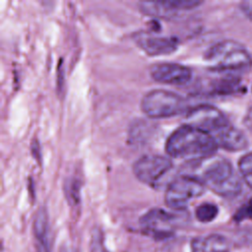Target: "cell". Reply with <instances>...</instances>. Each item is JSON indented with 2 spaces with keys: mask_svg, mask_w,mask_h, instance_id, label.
I'll return each mask as SVG.
<instances>
[{
  "mask_svg": "<svg viewBox=\"0 0 252 252\" xmlns=\"http://www.w3.org/2000/svg\"><path fill=\"white\" fill-rule=\"evenodd\" d=\"M182 172L181 174L197 178L206 187L221 197L232 198L241 192V178L225 158L213 157L187 161Z\"/></svg>",
  "mask_w": 252,
  "mask_h": 252,
  "instance_id": "6da1fadb",
  "label": "cell"
},
{
  "mask_svg": "<svg viewBox=\"0 0 252 252\" xmlns=\"http://www.w3.org/2000/svg\"><path fill=\"white\" fill-rule=\"evenodd\" d=\"M218 147L215 138L210 133L189 124L175 129L165 143L168 156L186 158L188 161L213 158Z\"/></svg>",
  "mask_w": 252,
  "mask_h": 252,
  "instance_id": "7a4b0ae2",
  "label": "cell"
},
{
  "mask_svg": "<svg viewBox=\"0 0 252 252\" xmlns=\"http://www.w3.org/2000/svg\"><path fill=\"white\" fill-rule=\"evenodd\" d=\"M205 59L213 72L228 73L252 67V57L248 50L232 39L215 43L205 53Z\"/></svg>",
  "mask_w": 252,
  "mask_h": 252,
  "instance_id": "3957f363",
  "label": "cell"
},
{
  "mask_svg": "<svg viewBox=\"0 0 252 252\" xmlns=\"http://www.w3.org/2000/svg\"><path fill=\"white\" fill-rule=\"evenodd\" d=\"M135 176L144 184L155 188H167L177 177L174 164L169 158L161 155H145L133 164Z\"/></svg>",
  "mask_w": 252,
  "mask_h": 252,
  "instance_id": "277c9868",
  "label": "cell"
},
{
  "mask_svg": "<svg viewBox=\"0 0 252 252\" xmlns=\"http://www.w3.org/2000/svg\"><path fill=\"white\" fill-rule=\"evenodd\" d=\"M141 108L150 118H168L189 110L187 100L183 96L162 89L146 93L141 100Z\"/></svg>",
  "mask_w": 252,
  "mask_h": 252,
  "instance_id": "5b68a950",
  "label": "cell"
},
{
  "mask_svg": "<svg viewBox=\"0 0 252 252\" xmlns=\"http://www.w3.org/2000/svg\"><path fill=\"white\" fill-rule=\"evenodd\" d=\"M206 186L197 178L180 174L167 186L164 201L166 205L175 210H185L189 201L204 194Z\"/></svg>",
  "mask_w": 252,
  "mask_h": 252,
  "instance_id": "8992f818",
  "label": "cell"
},
{
  "mask_svg": "<svg viewBox=\"0 0 252 252\" xmlns=\"http://www.w3.org/2000/svg\"><path fill=\"white\" fill-rule=\"evenodd\" d=\"M185 120L186 124L202 129L212 136L230 124L226 116L211 104H198L189 108Z\"/></svg>",
  "mask_w": 252,
  "mask_h": 252,
  "instance_id": "52a82bcc",
  "label": "cell"
},
{
  "mask_svg": "<svg viewBox=\"0 0 252 252\" xmlns=\"http://www.w3.org/2000/svg\"><path fill=\"white\" fill-rule=\"evenodd\" d=\"M203 2L199 0H166V1H141L140 10L152 17L173 19L181 13L194 9Z\"/></svg>",
  "mask_w": 252,
  "mask_h": 252,
  "instance_id": "ba28073f",
  "label": "cell"
},
{
  "mask_svg": "<svg viewBox=\"0 0 252 252\" xmlns=\"http://www.w3.org/2000/svg\"><path fill=\"white\" fill-rule=\"evenodd\" d=\"M178 216L162 209L155 208L148 211L140 219V223L146 232L156 238H166L173 233Z\"/></svg>",
  "mask_w": 252,
  "mask_h": 252,
  "instance_id": "9c48e42d",
  "label": "cell"
},
{
  "mask_svg": "<svg viewBox=\"0 0 252 252\" xmlns=\"http://www.w3.org/2000/svg\"><path fill=\"white\" fill-rule=\"evenodd\" d=\"M152 78L158 83L167 85H186L192 78L189 67L173 62H162L151 69Z\"/></svg>",
  "mask_w": 252,
  "mask_h": 252,
  "instance_id": "30bf717a",
  "label": "cell"
},
{
  "mask_svg": "<svg viewBox=\"0 0 252 252\" xmlns=\"http://www.w3.org/2000/svg\"><path fill=\"white\" fill-rule=\"evenodd\" d=\"M134 38L137 45L150 56L171 53L175 51L178 46V40L171 36H160L140 32L136 34Z\"/></svg>",
  "mask_w": 252,
  "mask_h": 252,
  "instance_id": "8fae6325",
  "label": "cell"
},
{
  "mask_svg": "<svg viewBox=\"0 0 252 252\" xmlns=\"http://www.w3.org/2000/svg\"><path fill=\"white\" fill-rule=\"evenodd\" d=\"M32 232L35 252H51V229L48 214L45 208H40L36 212L32 223Z\"/></svg>",
  "mask_w": 252,
  "mask_h": 252,
  "instance_id": "7c38bea8",
  "label": "cell"
},
{
  "mask_svg": "<svg viewBox=\"0 0 252 252\" xmlns=\"http://www.w3.org/2000/svg\"><path fill=\"white\" fill-rule=\"evenodd\" d=\"M219 147L229 152H238L248 147V140L244 133L232 125H228L213 135Z\"/></svg>",
  "mask_w": 252,
  "mask_h": 252,
  "instance_id": "4fadbf2b",
  "label": "cell"
},
{
  "mask_svg": "<svg viewBox=\"0 0 252 252\" xmlns=\"http://www.w3.org/2000/svg\"><path fill=\"white\" fill-rule=\"evenodd\" d=\"M213 72V71H212ZM220 76L212 78L208 83V91L214 94H232L241 91V82L237 77L227 72H217Z\"/></svg>",
  "mask_w": 252,
  "mask_h": 252,
  "instance_id": "5bb4252c",
  "label": "cell"
},
{
  "mask_svg": "<svg viewBox=\"0 0 252 252\" xmlns=\"http://www.w3.org/2000/svg\"><path fill=\"white\" fill-rule=\"evenodd\" d=\"M228 240L218 233L196 237L191 242V252H227Z\"/></svg>",
  "mask_w": 252,
  "mask_h": 252,
  "instance_id": "9a60e30c",
  "label": "cell"
},
{
  "mask_svg": "<svg viewBox=\"0 0 252 252\" xmlns=\"http://www.w3.org/2000/svg\"><path fill=\"white\" fill-rule=\"evenodd\" d=\"M219 214V208L212 203H204L197 207L195 211L196 218L201 222H210L214 220Z\"/></svg>",
  "mask_w": 252,
  "mask_h": 252,
  "instance_id": "2e32d148",
  "label": "cell"
},
{
  "mask_svg": "<svg viewBox=\"0 0 252 252\" xmlns=\"http://www.w3.org/2000/svg\"><path fill=\"white\" fill-rule=\"evenodd\" d=\"M152 133L151 124L146 121H139L138 123H134L131 127L130 131V140L132 143H142L146 138L150 137L149 134Z\"/></svg>",
  "mask_w": 252,
  "mask_h": 252,
  "instance_id": "e0dca14e",
  "label": "cell"
},
{
  "mask_svg": "<svg viewBox=\"0 0 252 252\" xmlns=\"http://www.w3.org/2000/svg\"><path fill=\"white\" fill-rule=\"evenodd\" d=\"M241 178L252 189V152L245 154L238 161Z\"/></svg>",
  "mask_w": 252,
  "mask_h": 252,
  "instance_id": "ac0fdd59",
  "label": "cell"
},
{
  "mask_svg": "<svg viewBox=\"0 0 252 252\" xmlns=\"http://www.w3.org/2000/svg\"><path fill=\"white\" fill-rule=\"evenodd\" d=\"M233 220L237 222L245 220H252V198L236 211L233 216Z\"/></svg>",
  "mask_w": 252,
  "mask_h": 252,
  "instance_id": "d6986e66",
  "label": "cell"
},
{
  "mask_svg": "<svg viewBox=\"0 0 252 252\" xmlns=\"http://www.w3.org/2000/svg\"><path fill=\"white\" fill-rule=\"evenodd\" d=\"M91 252H108L102 238V234L99 230L93 232L91 240Z\"/></svg>",
  "mask_w": 252,
  "mask_h": 252,
  "instance_id": "ffe728a7",
  "label": "cell"
},
{
  "mask_svg": "<svg viewBox=\"0 0 252 252\" xmlns=\"http://www.w3.org/2000/svg\"><path fill=\"white\" fill-rule=\"evenodd\" d=\"M240 9L247 19L252 21V0H246L241 2Z\"/></svg>",
  "mask_w": 252,
  "mask_h": 252,
  "instance_id": "44dd1931",
  "label": "cell"
},
{
  "mask_svg": "<svg viewBox=\"0 0 252 252\" xmlns=\"http://www.w3.org/2000/svg\"><path fill=\"white\" fill-rule=\"evenodd\" d=\"M243 123L244 125L246 126V128L252 132V106L248 108L245 116H244V119H243Z\"/></svg>",
  "mask_w": 252,
  "mask_h": 252,
  "instance_id": "7402d4cb",
  "label": "cell"
},
{
  "mask_svg": "<svg viewBox=\"0 0 252 252\" xmlns=\"http://www.w3.org/2000/svg\"><path fill=\"white\" fill-rule=\"evenodd\" d=\"M62 252H75V251L72 250V249H70V248H65L64 250H62Z\"/></svg>",
  "mask_w": 252,
  "mask_h": 252,
  "instance_id": "603a6c76",
  "label": "cell"
}]
</instances>
